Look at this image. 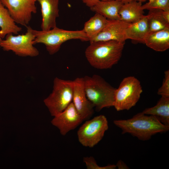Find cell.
Here are the masks:
<instances>
[{
    "mask_svg": "<svg viewBox=\"0 0 169 169\" xmlns=\"http://www.w3.org/2000/svg\"><path fill=\"white\" fill-rule=\"evenodd\" d=\"M90 42L85 51V57L92 66L100 69H110L118 63L125 44L113 40Z\"/></svg>",
    "mask_w": 169,
    "mask_h": 169,
    "instance_id": "cell-1",
    "label": "cell"
},
{
    "mask_svg": "<svg viewBox=\"0 0 169 169\" xmlns=\"http://www.w3.org/2000/svg\"><path fill=\"white\" fill-rule=\"evenodd\" d=\"M113 123L121 129L122 134L129 133L141 141L148 140L154 135L169 130V126L161 123L155 116L142 112L128 119L115 120Z\"/></svg>",
    "mask_w": 169,
    "mask_h": 169,
    "instance_id": "cell-2",
    "label": "cell"
},
{
    "mask_svg": "<svg viewBox=\"0 0 169 169\" xmlns=\"http://www.w3.org/2000/svg\"><path fill=\"white\" fill-rule=\"evenodd\" d=\"M87 97L97 111L113 106L116 89L98 75L83 77Z\"/></svg>",
    "mask_w": 169,
    "mask_h": 169,
    "instance_id": "cell-3",
    "label": "cell"
},
{
    "mask_svg": "<svg viewBox=\"0 0 169 169\" xmlns=\"http://www.w3.org/2000/svg\"><path fill=\"white\" fill-rule=\"evenodd\" d=\"M35 38L34 44L42 43L45 46L49 54L53 55L60 49L64 42L71 39L88 41L89 39L83 30H68L57 27L49 30L38 31L33 29Z\"/></svg>",
    "mask_w": 169,
    "mask_h": 169,
    "instance_id": "cell-4",
    "label": "cell"
},
{
    "mask_svg": "<svg viewBox=\"0 0 169 169\" xmlns=\"http://www.w3.org/2000/svg\"><path fill=\"white\" fill-rule=\"evenodd\" d=\"M52 93L44 100L51 115L54 117L64 111L72 102L73 80L56 77Z\"/></svg>",
    "mask_w": 169,
    "mask_h": 169,
    "instance_id": "cell-5",
    "label": "cell"
},
{
    "mask_svg": "<svg viewBox=\"0 0 169 169\" xmlns=\"http://www.w3.org/2000/svg\"><path fill=\"white\" fill-rule=\"evenodd\" d=\"M142 91L140 82L136 78H125L115 90L113 106L117 111L129 110L136 105Z\"/></svg>",
    "mask_w": 169,
    "mask_h": 169,
    "instance_id": "cell-6",
    "label": "cell"
},
{
    "mask_svg": "<svg viewBox=\"0 0 169 169\" xmlns=\"http://www.w3.org/2000/svg\"><path fill=\"white\" fill-rule=\"evenodd\" d=\"M25 34L13 36V33L7 34L5 39L1 41L0 46L4 51L11 50L15 54L22 57H35L39 54L38 50L34 47L33 41L35 36L33 29L27 26Z\"/></svg>",
    "mask_w": 169,
    "mask_h": 169,
    "instance_id": "cell-7",
    "label": "cell"
},
{
    "mask_svg": "<svg viewBox=\"0 0 169 169\" xmlns=\"http://www.w3.org/2000/svg\"><path fill=\"white\" fill-rule=\"evenodd\" d=\"M108 129L106 117L97 116L86 121L79 128L77 132L78 141L83 146L93 147L102 139Z\"/></svg>",
    "mask_w": 169,
    "mask_h": 169,
    "instance_id": "cell-8",
    "label": "cell"
},
{
    "mask_svg": "<svg viewBox=\"0 0 169 169\" xmlns=\"http://www.w3.org/2000/svg\"><path fill=\"white\" fill-rule=\"evenodd\" d=\"M37 0H0L15 23L27 27L32 14L37 12Z\"/></svg>",
    "mask_w": 169,
    "mask_h": 169,
    "instance_id": "cell-9",
    "label": "cell"
},
{
    "mask_svg": "<svg viewBox=\"0 0 169 169\" xmlns=\"http://www.w3.org/2000/svg\"><path fill=\"white\" fill-rule=\"evenodd\" d=\"M83 121L72 102L64 111L54 116L51 123L59 130L61 135L65 136Z\"/></svg>",
    "mask_w": 169,
    "mask_h": 169,
    "instance_id": "cell-10",
    "label": "cell"
},
{
    "mask_svg": "<svg viewBox=\"0 0 169 169\" xmlns=\"http://www.w3.org/2000/svg\"><path fill=\"white\" fill-rule=\"evenodd\" d=\"M72 102L83 120L92 115L94 107L87 98L85 92L83 77H77L73 80Z\"/></svg>",
    "mask_w": 169,
    "mask_h": 169,
    "instance_id": "cell-11",
    "label": "cell"
},
{
    "mask_svg": "<svg viewBox=\"0 0 169 169\" xmlns=\"http://www.w3.org/2000/svg\"><path fill=\"white\" fill-rule=\"evenodd\" d=\"M130 23L120 19H108L102 30L90 42L110 40L125 42V30Z\"/></svg>",
    "mask_w": 169,
    "mask_h": 169,
    "instance_id": "cell-12",
    "label": "cell"
},
{
    "mask_svg": "<svg viewBox=\"0 0 169 169\" xmlns=\"http://www.w3.org/2000/svg\"><path fill=\"white\" fill-rule=\"evenodd\" d=\"M41 6L42 30H49L57 27L56 19L59 16V0H37Z\"/></svg>",
    "mask_w": 169,
    "mask_h": 169,
    "instance_id": "cell-13",
    "label": "cell"
},
{
    "mask_svg": "<svg viewBox=\"0 0 169 169\" xmlns=\"http://www.w3.org/2000/svg\"><path fill=\"white\" fill-rule=\"evenodd\" d=\"M116 0L99 1L90 8L91 10L99 13L108 19H120L119 14L120 8L123 4Z\"/></svg>",
    "mask_w": 169,
    "mask_h": 169,
    "instance_id": "cell-14",
    "label": "cell"
},
{
    "mask_svg": "<svg viewBox=\"0 0 169 169\" xmlns=\"http://www.w3.org/2000/svg\"><path fill=\"white\" fill-rule=\"evenodd\" d=\"M149 32L146 16L144 15L138 21L131 23L126 28L125 32V38L144 44Z\"/></svg>",
    "mask_w": 169,
    "mask_h": 169,
    "instance_id": "cell-15",
    "label": "cell"
},
{
    "mask_svg": "<svg viewBox=\"0 0 169 169\" xmlns=\"http://www.w3.org/2000/svg\"><path fill=\"white\" fill-rule=\"evenodd\" d=\"M144 44L156 51L167 50L169 48V28L149 33Z\"/></svg>",
    "mask_w": 169,
    "mask_h": 169,
    "instance_id": "cell-16",
    "label": "cell"
},
{
    "mask_svg": "<svg viewBox=\"0 0 169 169\" xmlns=\"http://www.w3.org/2000/svg\"><path fill=\"white\" fill-rule=\"evenodd\" d=\"M142 3L134 0L123 3L119 11L120 20L129 23L136 22L145 15Z\"/></svg>",
    "mask_w": 169,
    "mask_h": 169,
    "instance_id": "cell-17",
    "label": "cell"
},
{
    "mask_svg": "<svg viewBox=\"0 0 169 169\" xmlns=\"http://www.w3.org/2000/svg\"><path fill=\"white\" fill-rule=\"evenodd\" d=\"M142 112L155 116L161 123L169 126V97L161 96L155 105Z\"/></svg>",
    "mask_w": 169,
    "mask_h": 169,
    "instance_id": "cell-18",
    "label": "cell"
},
{
    "mask_svg": "<svg viewBox=\"0 0 169 169\" xmlns=\"http://www.w3.org/2000/svg\"><path fill=\"white\" fill-rule=\"evenodd\" d=\"M0 38L2 39L8 34H18L22 29L16 25L8 10L0 1Z\"/></svg>",
    "mask_w": 169,
    "mask_h": 169,
    "instance_id": "cell-19",
    "label": "cell"
},
{
    "mask_svg": "<svg viewBox=\"0 0 169 169\" xmlns=\"http://www.w3.org/2000/svg\"><path fill=\"white\" fill-rule=\"evenodd\" d=\"M108 19L98 13L91 17L86 22L82 29L90 42L95 38L103 29Z\"/></svg>",
    "mask_w": 169,
    "mask_h": 169,
    "instance_id": "cell-20",
    "label": "cell"
},
{
    "mask_svg": "<svg viewBox=\"0 0 169 169\" xmlns=\"http://www.w3.org/2000/svg\"><path fill=\"white\" fill-rule=\"evenodd\" d=\"M162 10L154 9L149 10L146 15L149 33L169 28V23L163 18Z\"/></svg>",
    "mask_w": 169,
    "mask_h": 169,
    "instance_id": "cell-21",
    "label": "cell"
},
{
    "mask_svg": "<svg viewBox=\"0 0 169 169\" xmlns=\"http://www.w3.org/2000/svg\"><path fill=\"white\" fill-rule=\"evenodd\" d=\"M144 10L159 9L163 10H169V0H154L152 2H148L142 5Z\"/></svg>",
    "mask_w": 169,
    "mask_h": 169,
    "instance_id": "cell-22",
    "label": "cell"
},
{
    "mask_svg": "<svg viewBox=\"0 0 169 169\" xmlns=\"http://www.w3.org/2000/svg\"><path fill=\"white\" fill-rule=\"evenodd\" d=\"M83 161L87 169H114L116 167V165H115L100 166L97 164L95 158L92 156L85 157L83 158Z\"/></svg>",
    "mask_w": 169,
    "mask_h": 169,
    "instance_id": "cell-23",
    "label": "cell"
},
{
    "mask_svg": "<svg viewBox=\"0 0 169 169\" xmlns=\"http://www.w3.org/2000/svg\"><path fill=\"white\" fill-rule=\"evenodd\" d=\"M157 94L161 96L169 97V70L164 72V77L161 87L158 89Z\"/></svg>",
    "mask_w": 169,
    "mask_h": 169,
    "instance_id": "cell-24",
    "label": "cell"
},
{
    "mask_svg": "<svg viewBox=\"0 0 169 169\" xmlns=\"http://www.w3.org/2000/svg\"><path fill=\"white\" fill-rule=\"evenodd\" d=\"M85 5L90 8L94 6L98 1L97 0H81Z\"/></svg>",
    "mask_w": 169,
    "mask_h": 169,
    "instance_id": "cell-25",
    "label": "cell"
},
{
    "mask_svg": "<svg viewBox=\"0 0 169 169\" xmlns=\"http://www.w3.org/2000/svg\"><path fill=\"white\" fill-rule=\"evenodd\" d=\"M116 166L118 169L128 168V167L121 160L118 161Z\"/></svg>",
    "mask_w": 169,
    "mask_h": 169,
    "instance_id": "cell-26",
    "label": "cell"
},
{
    "mask_svg": "<svg viewBox=\"0 0 169 169\" xmlns=\"http://www.w3.org/2000/svg\"><path fill=\"white\" fill-rule=\"evenodd\" d=\"M162 14L164 19L169 23V10H162Z\"/></svg>",
    "mask_w": 169,
    "mask_h": 169,
    "instance_id": "cell-27",
    "label": "cell"
},
{
    "mask_svg": "<svg viewBox=\"0 0 169 169\" xmlns=\"http://www.w3.org/2000/svg\"><path fill=\"white\" fill-rule=\"evenodd\" d=\"M120 1L122 2L123 3H127L130 2H131L132 1L135 0H116Z\"/></svg>",
    "mask_w": 169,
    "mask_h": 169,
    "instance_id": "cell-28",
    "label": "cell"
},
{
    "mask_svg": "<svg viewBox=\"0 0 169 169\" xmlns=\"http://www.w3.org/2000/svg\"><path fill=\"white\" fill-rule=\"evenodd\" d=\"M135 0L142 3V2H144L146 1L147 0Z\"/></svg>",
    "mask_w": 169,
    "mask_h": 169,
    "instance_id": "cell-29",
    "label": "cell"
},
{
    "mask_svg": "<svg viewBox=\"0 0 169 169\" xmlns=\"http://www.w3.org/2000/svg\"><path fill=\"white\" fill-rule=\"evenodd\" d=\"M154 0H148V3H151V2H152Z\"/></svg>",
    "mask_w": 169,
    "mask_h": 169,
    "instance_id": "cell-30",
    "label": "cell"
},
{
    "mask_svg": "<svg viewBox=\"0 0 169 169\" xmlns=\"http://www.w3.org/2000/svg\"><path fill=\"white\" fill-rule=\"evenodd\" d=\"M98 1H107V0H97Z\"/></svg>",
    "mask_w": 169,
    "mask_h": 169,
    "instance_id": "cell-31",
    "label": "cell"
},
{
    "mask_svg": "<svg viewBox=\"0 0 169 169\" xmlns=\"http://www.w3.org/2000/svg\"><path fill=\"white\" fill-rule=\"evenodd\" d=\"M2 39L1 38H0V43L1 41L2 40Z\"/></svg>",
    "mask_w": 169,
    "mask_h": 169,
    "instance_id": "cell-32",
    "label": "cell"
}]
</instances>
